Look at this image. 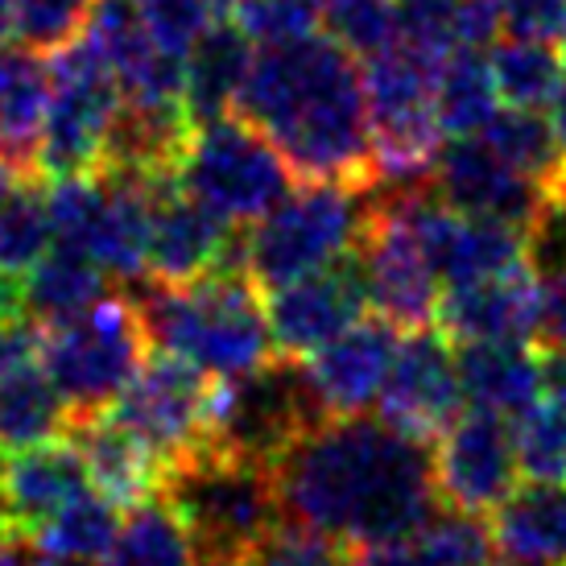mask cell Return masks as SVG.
<instances>
[{"instance_id": "cell-1", "label": "cell", "mask_w": 566, "mask_h": 566, "mask_svg": "<svg viewBox=\"0 0 566 566\" xmlns=\"http://www.w3.org/2000/svg\"><path fill=\"white\" fill-rule=\"evenodd\" d=\"M282 513L352 546L413 537L439 509L430 442L385 418H327L273 463Z\"/></svg>"}, {"instance_id": "cell-2", "label": "cell", "mask_w": 566, "mask_h": 566, "mask_svg": "<svg viewBox=\"0 0 566 566\" xmlns=\"http://www.w3.org/2000/svg\"><path fill=\"white\" fill-rule=\"evenodd\" d=\"M237 116L277 145L302 182L373 187L377 178L364 71L331 33L261 46Z\"/></svg>"}, {"instance_id": "cell-3", "label": "cell", "mask_w": 566, "mask_h": 566, "mask_svg": "<svg viewBox=\"0 0 566 566\" xmlns=\"http://www.w3.org/2000/svg\"><path fill=\"white\" fill-rule=\"evenodd\" d=\"M133 306L149 347L203 368L207 377H244L273 360V327L249 269H220L187 285H137Z\"/></svg>"}, {"instance_id": "cell-4", "label": "cell", "mask_w": 566, "mask_h": 566, "mask_svg": "<svg viewBox=\"0 0 566 566\" xmlns=\"http://www.w3.org/2000/svg\"><path fill=\"white\" fill-rule=\"evenodd\" d=\"M161 496L182 517L203 566H244L285 521L273 468L216 447L170 463Z\"/></svg>"}, {"instance_id": "cell-5", "label": "cell", "mask_w": 566, "mask_h": 566, "mask_svg": "<svg viewBox=\"0 0 566 566\" xmlns=\"http://www.w3.org/2000/svg\"><path fill=\"white\" fill-rule=\"evenodd\" d=\"M373 220V187L302 182L244 237V269L261 290H277L344 261Z\"/></svg>"}, {"instance_id": "cell-6", "label": "cell", "mask_w": 566, "mask_h": 566, "mask_svg": "<svg viewBox=\"0 0 566 566\" xmlns=\"http://www.w3.org/2000/svg\"><path fill=\"white\" fill-rule=\"evenodd\" d=\"M145 327L133 298H104L92 311L42 327V368L71 409V422L108 413L145 364Z\"/></svg>"}, {"instance_id": "cell-7", "label": "cell", "mask_w": 566, "mask_h": 566, "mask_svg": "<svg viewBox=\"0 0 566 566\" xmlns=\"http://www.w3.org/2000/svg\"><path fill=\"white\" fill-rule=\"evenodd\" d=\"M174 182L220 220L256 223L294 190V170L256 125L244 116H220L190 133Z\"/></svg>"}, {"instance_id": "cell-8", "label": "cell", "mask_w": 566, "mask_h": 566, "mask_svg": "<svg viewBox=\"0 0 566 566\" xmlns=\"http://www.w3.org/2000/svg\"><path fill=\"white\" fill-rule=\"evenodd\" d=\"M318 422H327V413L318 406L302 360L277 356L244 377L216 380L207 447L273 468Z\"/></svg>"}, {"instance_id": "cell-9", "label": "cell", "mask_w": 566, "mask_h": 566, "mask_svg": "<svg viewBox=\"0 0 566 566\" xmlns=\"http://www.w3.org/2000/svg\"><path fill=\"white\" fill-rule=\"evenodd\" d=\"M116 108H120V83L87 38L50 54V112L38 174L71 178L99 170Z\"/></svg>"}, {"instance_id": "cell-10", "label": "cell", "mask_w": 566, "mask_h": 566, "mask_svg": "<svg viewBox=\"0 0 566 566\" xmlns=\"http://www.w3.org/2000/svg\"><path fill=\"white\" fill-rule=\"evenodd\" d=\"M211 389L216 377H207L203 368L158 352L137 368V377L112 401L108 413L170 468L207 447Z\"/></svg>"}, {"instance_id": "cell-11", "label": "cell", "mask_w": 566, "mask_h": 566, "mask_svg": "<svg viewBox=\"0 0 566 566\" xmlns=\"http://www.w3.org/2000/svg\"><path fill=\"white\" fill-rule=\"evenodd\" d=\"M368 298L380 318L394 327L418 331L439 323L442 277L434 273L418 232L409 228L406 211L373 190V220L360 240Z\"/></svg>"}, {"instance_id": "cell-12", "label": "cell", "mask_w": 566, "mask_h": 566, "mask_svg": "<svg viewBox=\"0 0 566 566\" xmlns=\"http://www.w3.org/2000/svg\"><path fill=\"white\" fill-rule=\"evenodd\" d=\"M430 187L459 216L496 220L521 232H530V223L546 203V187L530 174H521L513 161H504L480 133L442 142Z\"/></svg>"}, {"instance_id": "cell-13", "label": "cell", "mask_w": 566, "mask_h": 566, "mask_svg": "<svg viewBox=\"0 0 566 566\" xmlns=\"http://www.w3.org/2000/svg\"><path fill=\"white\" fill-rule=\"evenodd\" d=\"M364 306H373V298H368L360 249L318 273L269 290L265 311L277 356H294V360L315 356L318 347H327L352 323H360Z\"/></svg>"}, {"instance_id": "cell-14", "label": "cell", "mask_w": 566, "mask_h": 566, "mask_svg": "<svg viewBox=\"0 0 566 566\" xmlns=\"http://www.w3.org/2000/svg\"><path fill=\"white\" fill-rule=\"evenodd\" d=\"M380 418L409 439H439L459 418L463 380L459 356L447 344L442 327H418L397 344L394 368L380 389Z\"/></svg>"}, {"instance_id": "cell-15", "label": "cell", "mask_w": 566, "mask_h": 566, "mask_svg": "<svg viewBox=\"0 0 566 566\" xmlns=\"http://www.w3.org/2000/svg\"><path fill=\"white\" fill-rule=\"evenodd\" d=\"M517 430L509 418L468 409L439 434L434 447V484L451 509L488 513L517 488Z\"/></svg>"}, {"instance_id": "cell-16", "label": "cell", "mask_w": 566, "mask_h": 566, "mask_svg": "<svg viewBox=\"0 0 566 566\" xmlns=\"http://www.w3.org/2000/svg\"><path fill=\"white\" fill-rule=\"evenodd\" d=\"M220 269H244V240L211 207L182 195L178 182L161 187L154 207L149 277L166 285H187Z\"/></svg>"}, {"instance_id": "cell-17", "label": "cell", "mask_w": 566, "mask_h": 566, "mask_svg": "<svg viewBox=\"0 0 566 566\" xmlns=\"http://www.w3.org/2000/svg\"><path fill=\"white\" fill-rule=\"evenodd\" d=\"M401 335L389 318H360L327 347L306 356V380L327 418H356L373 406L394 368Z\"/></svg>"}, {"instance_id": "cell-18", "label": "cell", "mask_w": 566, "mask_h": 566, "mask_svg": "<svg viewBox=\"0 0 566 566\" xmlns=\"http://www.w3.org/2000/svg\"><path fill=\"white\" fill-rule=\"evenodd\" d=\"M92 488L75 442H38L0 455V537H30Z\"/></svg>"}, {"instance_id": "cell-19", "label": "cell", "mask_w": 566, "mask_h": 566, "mask_svg": "<svg viewBox=\"0 0 566 566\" xmlns=\"http://www.w3.org/2000/svg\"><path fill=\"white\" fill-rule=\"evenodd\" d=\"M439 327L459 344H530L537 331V273L530 265L447 285L439 302Z\"/></svg>"}, {"instance_id": "cell-20", "label": "cell", "mask_w": 566, "mask_h": 566, "mask_svg": "<svg viewBox=\"0 0 566 566\" xmlns=\"http://www.w3.org/2000/svg\"><path fill=\"white\" fill-rule=\"evenodd\" d=\"M71 442L80 447L83 463H87L92 488L99 496H108L112 504L137 509V504L161 496L166 463L133 430L116 422L112 413H95V418L71 422Z\"/></svg>"}, {"instance_id": "cell-21", "label": "cell", "mask_w": 566, "mask_h": 566, "mask_svg": "<svg viewBox=\"0 0 566 566\" xmlns=\"http://www.w3.org/2000/svg\"><path fill=\"white\" fill-rule=\"evenodd\" d=\"M252 38L237 21L216 17L211 30L187 50L182 59V104L190 125H211L220 116L237 112V99L244 92V80L252 71Z\"/></svg>"}, {"instance_id": "cell-22", "label": "cell", "mask_w": 566, "mask_h": 566, "mask_svg": "<svg viewBox=\"0 0 566 566\" xmlns=\"http://www.w3.org/2000/svg\"><path fill=\"white\" fill-rule=\"evenodd\" d=\"M496 558L566 566V480H530L492 509Z\"/></svg>"}, {"instance_id": "cell-23", "label": "cell", "mask_w": 566, "mask_h": 566, "mask_svg": "<svg viewBox=\"0 0 566 566\" xmlns=\"http://www.w3.org/2000/svg\"><path fill=\"white\" fill-rule=\"evenodd\" d=\"M459 380L472 409L521 422L542 397V356L530 344H463L459 352Z\"/></svg>"}, {"instance_id": "cell-24", "label": "cell", "mask_w": 566, "mask_h": 566, "mask_svg": "<svg viewBox=\"0 0 566 566\" xmlns=\"http://www.w3.org/2000/svg\"><path fill=\"white\" fill-rule=\"evenodd\" d=\"M50 112V66L25 46L0 50V158L38 174Z\"/></svg>"}, {"instance_id": "cell-25", "label": "cell", "mask_w": 566, "mask_h": 566, "mask_svg": "<svg viewBox=\"0 0 566 566\" xmlns=\"http://www.w3.org/2000/svg\"><path fill=\"white\" fill-rule=\"evenodd\" d=\"M401 42L442 59L451 50H492L504 33L496 0H394Z\"/></svg>"}, {"instance_id": "cell-26", "label": "cell", "mask_w": 566, "mask_h": 566, "mask_svg": "<svg viewBox=\"0 0 566 566\" xmlns=\"http://www.w3.org/2000/svg\"><path fill=\"white\" fill-rule=\"evenodd\" d=\"M108 290L112 273L95 261L92 252L54 244L25 273V311H30L33 323L50 327V323H66V318L92 311L95 302L108 298Z\"/></svg>"}, {"instance_id": "cell-27", "label": "cell", "mask_w": 566, "mask_h": 566, "mask_svg": "<svg viewBox=\"0 0 566 566\" xmlns=\"http://www.w3.org/2000/svg\"><path fill=\"white\" fill-rule=\"evenodd\" d=\"M63 430H71V409L42 360L0 373V451L54 442Z\"/></svg>"}, {"instance_id": "cell-28", "label": "cell", "mask_w": 566, "mask_h": 566, "mask_svg": "<svg viewBox=\"0 0 566 566\" xmlns=\"http://www.w3.org/2000/svg\"><path fill=\"white\" fill-rule=\"evenodd\" d=\"M517 459L530 480H566V352H542V397L517 422Z\"/></svg>"}, {"instance_id": "cell-29", "label": "cell", "mask_w": 566, "mask_h": 566, "mask_svg": "<svg viewBox=\"0 0 566 566\" xmlns=\"http://www.w3.org/2000/svg\"><path fill=\"white\" fill-rule=\"evenodd\" d=\"M501 92L492 80L488 50H451L439 59L434 75V112L442 137H468L496 116Z\"/></svg>"}, {"instance_id": "cell-30", "label": "cell", "mask_w": 566, "mask_h": 566, "mask_svg": "<svg viewBox=\"0 0 566 566\" xmlns=\"http://www.w3.org/2000/svg\"><path fill=\"white\" fill-rule=\"evenodd\" d=\"M488 63L501 104L509 108H551L566 75V54L551 38H521V33L496 38V46L488 50Z\"/></svg>"}, {"instance_id": "cell-31", "label": "cell", "mask_w": 566, "mask_h": 566, "mask_svg": "<svg viewBox=\"0 0 566 566\" xmlns=\"http://www.w3.org/2000/svg\"><path fill=\"white\" fill-rule=\"evenodd\" d=\"M116 534H120V504H112L99 492H83L50 521H42L30 537L42 558L95 566L99 558H108Z\"/></svg>"}, {"instance_id": "cell-32", "label": "cell", "mask_w": 566, "mask_h": 566, "mask_svg": "<svg viewBox=\"0 0 566 566\" xmlns=\"http://www.w3.org/2000/svg\"><path fill=\"white\" fill-rule=\"evenodd\" d=\"M104 566H203L182 517L166 496L128 509Z\"/></svg>"}, {"instance_id": "cell-33", "label": "cell", "mask_w": 566, "mask_h": 566, "mask_svg": "<svg viewBox=\"0 0 566 566\" xmlns=\"http://www.w3.org/2000/svg\"><path fill=\"white\" fill-rule=\"evenodd\" d=\"M484 137L504 161H513L521 174L537 178L542 187H554L566 174V149L554 133L551 116H542V108H509L501 104L496 116L480 128Z\"/></svg>"}, {"instance_id": "cell-34", "label": "cell", "mask_w": 566, "mask_h": 566, "mask_svg": "<svg viewBox=\"0 0 566 566\" xmlns=\"http://www.w3.org/2000/svg\"><path fill=\"white\" fill-rule=\"evenodd\" d=\"M54 249V223L42 190L21 187L0 203V273L25 277Z\"/></svg>"}, {"instance_id": "cell-35", "label": "cell", "mask_w": 566, "mask_h": 566, "mask_svg": "<svg viewBox=\"0 0 566 566\" xmlns=\"http://www.w3.org/2000/svg\"><path fill=\"white\" fill-rule=\"evenodd\" d=\"M413 537L439 566H496L492 525H484L468 509H434V517Z\"/></svg>"}, {"instance_id": "cell-36", "label": "cell", "mask_w": 566, "mask_h": 566, "mask_svg": "<svg viewBox=\"0 0 566 566\" xmlns=\"http://www.w3.org/2000/svg\"><path fill=\"white\" fill-rule=\"evenodd\" d=\"M323 25L356 59H373L401 38L394 0H323Z\"/></svg>"}, {"instance_id": "cell-37", "label": "cell", "mask_w": 566, "mask_h": 566, "mask_svg": "<svg viewBox=\"0 0 566 566\" xmlns=\"http://www.w3.org/2000/svg\"><path fill=\"white\" fill-rule=\"evenodd\" d=\"M95 0H17V46L33 54H59L80 42Z\"/></svg>"}, {"instance_id": "cell-38", "label": "cell", "mask_w": 566, "mask_h": 566, "mask_svg": "<svg viewBox=\"0 0 566 566\" xmlns=\"http://www.w3.org/2000/svg\"><path fill=\"white\" fill-rule=\"evenodd\" d=\"M237 25L252 46H285L323 25V0H240Z\"/></svg>"}, {"instance_id": "cell-39", "label": "cell", "mask_w": 566, "mask_h": 566, "mask_svg": "<svg viewBox=\"0 0 566 566\" xmlns=\"http://www.w3.org/2000/svg\"><path fill=\"white\" fill-rule=\"evenodd\" d=\"M142 13L149 21V33L161 50L187 59V50L211 30L216 4L211 0H142Z\"/></svg>"}, {"instance_id": "cell-40", "label": "cell", "mask_w": 566, "mask_h": 566, "mask_svg": "<svg viewBox=\"0 0 566 566\" xmlns=\"http://www.w3.org/2000/svg\"><path fill=\"white\" fill-rule=\"evenodd\" d=\"M344 546L331 542V537L306 530V525H294V521H282L261 551L252 554L244 566H344Z\"/></svg>"}, {"instance_id": "cell-41", "label": "cell", "mask_w": 566, "mask_h": 566, "mask_svg": "<svg viewBox=\"0 0 566 566\" xmlns=\"http://www.w3.org/2000/svg\"><path fill=\"white\" fill-rule=\"evenodd\" d=\"M542 352H566V269L537 273V331Z\"/></svg>"}, {"instance_id": "cell-42", "label": "cell", "mask_w": 566, "mask_h": 566, "mask_svg": "<svg viewBox=\"0 0 566 566\" xmlns=\"http://www.w3.org/2000/svg\"><path fill=\"white\" fill-rule=\"evenodd\" d=\"M504 17V33L521 38H551L566 30V0H496Z\"/></svg>"}, {"instance_id": "cell-43", "label": "cell", "mask_w": 566, "mask_h": 566, "mask_svg": "<svg viewBox=\"0 0 566 566\" xmlns=\"http://www.w3.org/2000/svg\"><path fill=\"white\" fill-rule=\"evenodd\" d=\"M344 566H439L430 558L418 537H397V542H373V546H352L344 554Z\"/></svg>"}, {"instance_id": "cell-44", "label": "cell", "mask_w": 566, "mask_h": 566, "mask_svg": "<svg viewBox=\"0 0 566 566\" xmlns=\"http://www.w3.org/2000/svg\"><path fill=\"white\" fill-rule=\"evenodd\" d=\"M17 318H30L25 311V282L13 273H0V327L17 323Z\"/></svg>"}, {"instance_id": "cell-45", "label": "cell", "mask_w": 566, "mask_h": 566, "mask_svg": "<svg viewBox=\"0 0 566 566\" xmlns=\"http://www.w3.org/2000/svg\"><path fill=\"white\" fill-rule=\"evenodd\" d=\"M30 537H0V566H38L30 558Z\"/></svg>"}, {"instance_id": "cell-46", "label": "cell", "mask_w": 566, "mask_h": 566, "mask_svg": "<svg viewBox=\"0 0 566 566\" xmlns=\"http://www.w3.org/2000/svg\"><path fill=\"white\" fill-rule=\"evenodd\" d=\"M25 182H30V174H21V170L13 166V161L0 158V203H4L9 195H17V190L25 187Z\"/></svg>"}, {"instance_id": "cell-47", "label": "cell", "mask_w": 566, "mask_h": 566, "mask_svg": "<svg viewBox=\"0 0 566 566\" xmlns=\"http://www.w3.org/2000/svg\"><path fill=\"white\" fill-rule=\"evenodd\" d=\"M551 125H554V133H558L563 149H566V75H563V83H558V92H554V99H551Z\"/></svg>"}, {"instance_id": "cell-48", "label": "cell", "mask_w": 566, "mask_h": 566, "mask_svg": "<svg viewBox=\"0 0 566 566\" xmlns=\"http://www.w3.org/2000/svg\"><path fill=\"white\" fill-rule=\"evenodd\" d=\"M17 38V0H0V50Z\"/></svg>"}, {"instance_id": "cell-49", "label": "cell", "mask_w": 566, "mask_h": 566, "mask_svg": "<svg viewBox=\"0 0 566 566\" xmlns=\"http://www.w3.org/2000/svg\"><path fill=\"white\" fill-rule=\"evenodd\" d=\"M211 4H216V13H228V9H240V0H211Z\"/></svg>"}, {"instance_id": "cell-50", "label": "cell", "mask_w": 566, "mask_h": 566, "mask_svg": "<svg viewBox=\"0 0 566 566\" xmlns=\"http://www.w3.org/2000/svg\"><path fill=\"white\" fill-rule=\"evenodd\" d=\"M38 566H87V563H63V558H38Z\"/></svg>"}, {"instance_id": "cell-51", "label": "cell", "mask_w": 566, "mask_h": 566, "mask_svg": "<svg viewBox=\"0 0 566 566\" xmlns=\"http://www.w3.org/2000/svg\"><path fill=\"white\" fill-rule=\"evenodd\" d=\"M496 566H534V563H504V558H496Z\"/></svg>"}, {"instance_id": "cell-52", "label": "cell", "mask_w": 566, "mask_h": 566, "mask_svg": "<svg viewBox=\"0 0 566 566\" xmlns=\"http://www.w3.org/2000/svg\"><path fill=\"white\" fill-rule=\"evenodd\" d=\"M558 46H563V54H566V30H563V33H558Z\"/></svg>"}]
</instances>
